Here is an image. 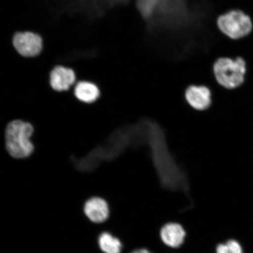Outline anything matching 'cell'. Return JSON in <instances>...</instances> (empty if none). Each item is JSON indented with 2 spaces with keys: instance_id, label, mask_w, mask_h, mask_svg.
Returning a JSON list of instances; mask_svg holds the SVG:
<instances>
[{
  "instance_id": "obj_1",
  "label": "cell",
  "mask_w": 253,
  "mask_h": 253,
  "mask_svg": "<svg viewBox=\"0 0 253 253\" xmlns=\"http://www.w3.org/2000/svg\"><path fill=\"white\" fill-rule=\"evenodd\" d=\"M156 15L157 21L153 23L166 31H181L192 22L188 0H160Z\"/></svg>"
},
{
  "instance_id": "obj_4",
  "label": "cell",
  "mask_w": 253,
  "mask_h": 253,
  "mask_svg": "<svg viewBox=\"0 0 253 253\" xmlns=\"http://www.w3.org/2000/svg\"><path fill=\"white\" fill-rule=\"evenodd\" d=\"M217 23L219 30L232 39L244 37L252 29L251 18L240 11H233L221 15L217 19Z\"/></svg>"
},
{
  "instance_id": "obj_12",
  "label": "cell",
  "mask_w": 253,
  "mask_h": 253,
  "mask_svg": "<svg viewBox=\"0 0 253 253\" xmlns=\"http://www.w3.org/2000/svg\"><path fill=\"white\" fill-rule=\"evenodd\" d=\"M160 0H135L136 7L142 18L153 20L156 15Z\"/></svg>"
},
{
  "instance_id": "obj_13",
  "label": "cell",
  "mask_w": 253,
  "mask_h": 253,
  "mask_svg": "<svg viewBox=\"0 0 253 253\" xmlns=\"http://www.w3.org/2000/svg\"><path fill=\"white\" fill-rule=\"evenodd\" d=\"M231 253H243L241 245L235 240H230L226 243Z\"/></svg>"
},
{
  "instance_id": "obj_15",
  "label": "cell",
  "mask_w": 253,
  "mask_h": 253,
  "mask_svg": "<svg viewBox=\"0 0 253 253\" xmlns=\"http://www.w3.org/2000/svg\"><path fill=\"white\" fill-rule=\"evenodd\" d=\"M131 253H152L149 251H148L147 249H138L135 250L134 252H131Z\"/></svg>"
},
{
  "instance_id": "obj_14",
  "label": "cell",
  "mask_w": 253,
  "mask_h": 253,
  "mask_svg": "<svg viewBox=\"0 0 253 253\" xmlns=\"http://www.w3.org/2000/svg\"><path fill=\"white\" fill-rule=\"evenodd\" d=\"M217 253H231L226 244H220L216 248Z\"/></svg>"
},
{
  "instance_id": "obj_8",
  "label": "cell",
  "mask_w": 253,
  "mask_h": 253,
  "mask_svg": "<svg viewBox=\"0 0 253 253\" xmlns=\"http://www.w3.org/2000/svg\"><path fill=\"white\" fill-rule=\"evenodd\" d=\"M84 211L88 219L94 223H103L109 217L108 204L99 197L88 199L84 205Z\"/></svg>"
},
{
  "instance_id": "obj_2",
  "label": "cell",
  "mask_w": 253,
  "mask_h": 253,
  "mask_svg": "<svg viewBox=\"0 0 253 253\" xmlns=\"http://www.w3.org/2000/svg\"><path fill=\"white\" fill-rule=\"evenodd\" d=\"M34 128L30 123L22 120H12L6 126L5 143L9 156L16 159H24L34 153L31 141Z\"/></svg>"
},
{
  "instance_id": "obj_7",
  "label": "cell",
  "mask_w": 253,
  "mask_h": 253,
  "mask_svg": "<svg viewBox=\"0 0 253 253\" xmlns=\"http://www.w3.org/2000/svg\"><path fill=\"white\" fill-rule=\"evenodd\" d=\"M185 99L192 109L204 111L211 105V91L208 87L202 85H190L185 90Z\"/></svg>"
},
{
  "instance_id": "obj_9",
  "label": "cell",
  "mask_w": 253,
  "mask_h": 253,
  "mask_svg": "<svg viewBox=\"0 0 253 253\" xmlns=\"http://www.w3.org/2000/svg\"><path fill=\"white\" fill-rule=\"evenodd\" d=\"M74 93L78 100L85 104H93L97 102L101 96L98 85L87 81L77 82L74 86Z\"/></svg>"
},
{
  "instance_id": "obj_3",
  "label": "cell",
  "mask_w": 253,
  "mask_h": 253,
  "mask_svg": "<svg viewBox=\"0 0 253 253\" xmlns=\"http://www.w3.org/2000/svg\"><path fill=\"white\" fill-rule=\"evenodd\" d=\"M246 72V63L239 57L236 60L220 58L213 65V74L218 84L228 89H233L242 85L245 81Z\"/></svg>"
},
{
  "instance_id": "obj_10",
  "label": "cell",
  "mask_w": 253,
  "mask_h": 253,
  "mask_svg": "<svg viewBox=\"0 0 253 253\" xmlns=\"http://www.w3.org/2000/svg\"><path fill=\"white\" fill-rule=\"evenodd\" d=\"M160 236L164 244L170 248H178L184 242L186 233L179 224L170 223L161 229Z\"/></svg>"
},
{
  "instance_id": "obj_11",
  "label": "cell",
  "mask_w": 253,
  "mask_h": 253,
  "mask_svg": "<svg viewBox=\"0 0 253 253\" xmlns=\"http://www.w3.org/2000/svg\"><path fill=\"white\" fill-rule=\"evenodd\" d=\"M99 245L101 250L105 253H121L122 242L108 232L101 234L99 238Z\"/></svg>"
},
{
  "instance_id": "obj_5",
  "label": "cell",
  "mask_w": 253,
  "mask_h": 253,
  "mask_svg": "<svg viewBox=\"0 0 253 253\" xmlns=\"http://www.w3.org/2000/svg\"><path fill=\"white\" fill-rule=\"evenodd\" d=\"M12 44L19 54L27 58L40 55L43 48L42 37L31 31L16 33L12 39Z\"/></svg>"
},
{
  "instance_id": "obj_6",
  "label": "cell",
  "mask_w": 253,
  "mask_h": 253,
  "mask_svg": "<svg viewBox=\"0 0 253 253\" xmlns=\"http://www.w3.org/2000/svg\"><path fill=\"white\" fill-rule=\"evenodd\" d=\"M77 82L74 69L64 65H57L49 75V84L52 89L58 92L71 90Z\"/></svg>"
}]
</instances>
